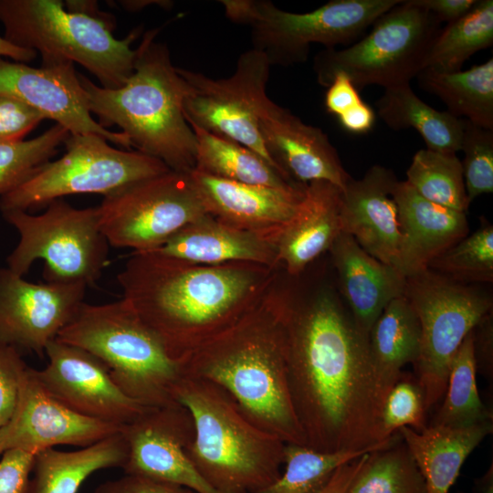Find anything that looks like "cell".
Wrapping results in <instances>:
<instances>
[{
    "instance_id": "6da1fadb",
    "label": "cell",
    "mask_w": 493,
    "mask_h": 493,
    "mask_svg": "<svg viewBox=\"0 0 493 493\" xmlns=\"http://www.w3.org/2000/svg\"><path fill=\"white\" fill-rule=\"evenodd\" d=\"M287 373L305 445L321 452L377 451L380 404L369 336L329 284L287 286L284 310Z\"/></svg>"
},
{
    "instance_id": "7a4b0ae2",
    "label": "cell",
    "mask_w": 493,
    "mask_h": 493,
    "mask_svg": "<svg viewBox=\"0 0 493 493\" xmlns=\"http://www.w3.org/2000/svg\"><path fill=\"white\" fill-rule=\"evenodd\" d=\"M253 262L205 265L156 252L132 253L117 278L123 299L181 361L251 310L278 279Z\"/></svg>"
},
{
    "instance_id": "3957f363",
    "label": "cell",
    "mask_w": 493,
    "mask_h": 493,
    "mask_svg": "<svg viewBox=\"0 0 493 493\" xmlns=\"http://www.w3.org/2000/svg\"><path fill=\"white\" fill-rule=\"evenodd\" d=\"M286 298L277 279L251 310L180 362L183 374L224 389L259 427L305 445L288 383Z\"/></svg>"
},
{
    "instance_id": "277c9868",
    "label": "cell",
    "mask_w": 493,
    "mask_h": 493,
    "mask_svg": "<svg viewBox=\"0 0 493 493\" xmlns=\"http://www.w3.org/2000/svg\"><path fill=\"white\" fill-rule=\"evenodd\" d=\"M147 31L136 48L134 70L126 83L110 89L78 73L90 113L108 129L117 125L131 148L154 157L172 171L195 167L196 138L183 110L187 83L172 64L166 45Z\"/></svg>"
},
{
    "instance_id": "5b68a950",
    "label": "cell",
    "mask_w": 493,
    "mask_h": 493,
    "mask_svg": "<svg viewBox=\"0 0 493 493\" xmlns=\"http://www.w3.org/2000/svg\"><path fill=\"white\" fill-rule=\"evenodd\" d=\"M173 397L194 421L186 454L214 489L254 493L279 477L286 443L251 421L224 389L183 374Z\"/></svg>"
},
{
    "instance_id": "8992f818",
    "label": "cell",
    "mask_w": 493,
    "mask_h": 493,
    "mask_svg": "<svg viewBox=\"0 0 493 493\" xmlns=\"http://www.w3.org/2000/svg\"><path fill=\"white\" fill-rule=\"evenodd\" d=\"M57 339L100 359L115 384L141 404L177 403L173 392L183 376L181 362L169 356L123 298L105 304L83 302Z\"/></svg>"
},
{
    "instance_id": "52a82bcc",
    "label": "cell",
    "mask_w": 493,
    "mask_h": 493,
    "mask_svg": "<svg viewBox=\"0 0 493 493\" xmlns=\"http://www.w3.org/2000/svg\"><path fill=\"white\" fill-rule=\"evenodd\" d=\"M4 38L40 53L42 65L77 62L93 74L100 87L123 86L134 70L135 28L123 39L112 34L111 19L68 11L58 0H0Z\"/></svg>"
},
{
    "instance_id": "ba28073f",
    "label": "cell",
    "mask_w": 493,
    "mask_h": 493,
    "mask_svg": "<svg viewBox=\"0 0 493 493\" xmlns=\"http://www.w3.org/2000/svg\"><path fill=\"white\" fill-rule=\"evenodd\" d=\"M46 207L37 215L2 212L19 234L7 267L23 277L41 259L46 282L94 285L108 264L110 246L100 226L98 206L77 208L60 198Z\"/></svg>"
},
{
    "instance_id": "9c48e42d",
    "label": "cell",
    "mask_w": 493,
    "mask_h": 493,
    "mask_svg": "<svg viewBox=\"0 0 493 493\" xmlns=\"http://www.w3.org/2000/svg\"><path fill=\"white\" fill-rule=\"evenodd\" d=\"M402 0H331L307 13H291L265 0H225L227 17L249 25L253 48L263 52L270 66H290L307 60L309 47L348 45L382 15Z\"/></svg>"
},
{
    "instance_id": "30bf717a",
    "label": "cell",
    "mask_w": 493,
    "mask_h": 493,
    "mask_svg": "<svg viewBox=\"0 0 493 493\" xmlns=\"http://www.w3.org/2000/svg\"><path fill=\"white\" fill-rule=\"evenodd\" d=\"M362 39L342 49L324 48L313 60L317 81L328 87L344 73L356 89L410 83L424 69L441 23L428 11L402 0L382 15Z\"/></svg>"
},
{
    "instance_id": "8fae6325",
    "label": "cell",
    "mask_w": 493,
    "mask_h": 493,
    "mask_svg": "<svg viewBox=\"0 0 493 493\" xmlns=\"http://www.w3.org/2000/svg\"><path fill=\"white\" fill-rule=\"evenodd\" d=\"M421 328L414 364L428 413L444 397L450 363L466 336L492 310L482 288L450 279L429 268L405 278L404 292Z\"/></svg>"
},
{
    "instance_id": "7c38bea8",
    "label": "cell",
    "mask_w": 493,
    "mask_h": 493,
    "mask_svg": "<svg viewBox=\"0 0 493 493\" xmlns=\"http://www.w3.org/2000/svg\"><path fill=\"white\" fill-rule=\"evenodd\" d=\"M66 152L49 161L13 191L0 197L1 212H28L67 195L103 196L131 184L164 173L162 161L136 150H120L96 134L69 135Z\"/></svg>"
},
{
    "instance_id": "4fadbf2b",
    "label": "cell",
    "mask_w": 493,
    "mask_h": 493,
    "mask_svg": "<svg viewBox=\"0 0 493 493\" xmlns=\"http://www.w3.org/2000/svg\"><path fill=\"white\" fill-rule=\"evenodd\" d=\"M98 209L110 246L132 253L152 251L209 215L190 173L172 170L105 195Z\"/></svg>"
},
{
    "instance_id": "5bb4252c",
    "label": "cell",
    "mask_w": 493,
    "mask_h": 493,
    "mask_svg": "<svg viewBox=\"0 0 493 493\" xmlns=\"http://www.w3.org/2000/svg\"><path fill=\"white\" fill-rule=\"evenodd\" d=\"M270 67L266 55L252 47L240 55L235 72L226 79L176 68L187 83L183 110L188 122L249 148L290 179L270 157L259 131L260 114L269 100Z\"/></svg>"
},
{
    "instance_id": "9a60e30c",
    "label": "cell",
    "mask_w": 493,
    "mask_h": 493,
    "mask_svg": "<svg viewBox=\"0 0 493 493\" xmlns=\"http://www.w3.org/2000/svg\"><path fill=\"white\" fill-rule=\"evenodd\" d=\"M47 365L34 373L46 392L61 404L86 417L126 425L146 408L126 395L111 379L110 369L89 351L50 341Z\"/></svg>"
},
{
    "instance_id": "2e32d148",
    "label": "cell",
    "mask_w": 493,
    "mask_h": 493,
    "mask_svg": "<svg viewBox=\"0 0 493 493\" xmlns=\"http://www.w3.org/2000/svg\"><path fill=\"white\" fill-rule=\"evenodd\" d=\"M86 289L78 283L29 282L0 267V343L42 359L84 302Z\"/></svg>"
},
{
    "instance_id": "e0dca14e",
    "label": "cell",
    "mask_w": 493,
    "mask_h": 493,
    "mask_svg": "<svg viewBox=\"0 0 493 493\" xmlns=\"http://www.w3.org/2000/svg\"><path fill=\"white\" fill-rule=\"evenodd\" d=\"M127 448L125 474L190 488L197 493H219L199 475L186 454L194 436L190 412L175 403L147 407L121 430Z\"/></svg>"
},
{
    "instance_id": "ac0fdd59",
    "label": "cell",
    "mask_w": 493,
    "mask_h": 493,
    "mask_svg": "<svg viewBox=\"0 0 493 493\" xmlns=\"http://www.w3.org/2000/svg\"><path fill=\"white\" fill-rule=\"evenodd\" d=\"M124 425L105 423L67 408L42 387L27 367L11 419L0 427L2 452L21 449L37 454L59 445L89 446L121 433Z\"/></svg>"
},
{
    "instance_id": "d6986e66",
    "label": "cell",
    "mask_w": 493,
    "mask_h": 493,
    "mask_svg": "<svg viewBox=\"0 0 493 493\" xmlns=\"http://www.w3.org/2000/svg\"><path fill=\"white\" fill-rule=\"evenodd\" d=\"M0 94L31 106L46 119L66 128L71 135L96 134L127 150L131 148L121 131L105 129L91 117L73 62L33 68L0 58Z\"/></svg>"
},
{
    "instance_id": "ffe728a7",
    "label": "cell",
    "mask_w": 493,
    "mask_h": 493,
    "mask_svg": "<svg viewBox=\"0 0 493 493\" xmlns=\"http://www.w3.org/2000/svg\"><path fill=\"white\" fill-rule=\"evenodd\" d=\"M190 176L210 215L274 245L282 229L294 217L306 185L277 188L249 184L195 170Z\"/></svg>"
},
{
    "instance_id": "44dd1931",
    "label": "cell",
    "mask_w": 493,
    "mask_h": 493,
    "mask_svg": "<svg viewBox=\"0 0 493 493\" xmlns=\"http://www.w3.org/2000/svg\"><path fill=\"white\" fill-rule=\"evenodd\" d=\"M259 131L270 157L294 182L327 181L342 191L351 178L321 129L303 122L271 100L260 114Z\"/></svg>"
},
{
    "instance_id": "7402d4cb",
    "label": "cell",
    "mask_w": 493,
    "mask_h": 493,
    "mask_svg": "<svg viewBox=\"0 0 493 493\" xmlns=\"http://www.w3.org/2000/svg\"><path fill=\"white\" fill-rule=\"evenodd\" d=\"M394 173L373 165L341 191V229L377 260L393 267L401 239L398 209L393 196Z\"/></svg>"
},
{
    "instance_id": "603a6c76",
    "label": "cell",
    "mask_w": 493,
    "mask_h": 493,
    "mask_svg": "<svg viewBox=\"0 0 493 493\" xmlns=\"http://www.w3.org/2000/svg\"><path fill=\"white\" fill-rule=\"evenodd\" d=\"M393 196L398 209L401 239L393 267L405 278L468 234L467 213L422 197L406 181H397Z\"/></svg>"
},
{
    "instance_id": "cb8c5ba5",
    "label": "cell",
    "mask_w": 493,
    "mask_h": 493,
    "mask_svg": "<svg viewBox=\"0 0 493 493\" xmlns=\"http://www.w3.org/2000/svg\"><path fill=\"white\" fill-rule=\"evenodd\" d=\"M338 288L358 328L369 336L384 308L404 296L405 278L341 232L330 248Z\"/></svg>"
},
{
    "instance_id": "d4e9b609",
    "label": "cell",
    "mask_w": 493,
    "mask_h": 493,
    "mask_svg": "<svg viewBox=\"0 0 493 493\" xmlns=\"http://www.w3.org/2000/svg\"><path fill=\"white\" fill-rule=\"evenodd\" d=\"M341 190L327 181L305 185L294 217L282 229L275 246L279 267L298 277L329 251L341 229Z\"/></svg>"
},
{
    "instance_id": "484cf974",
    "label": "cell",
    "mask_w": 493,
    "mask_h": 493,
    "mask_svg": "<svg viewBox=\"0 0 493 493\" xmlns=\"http://www.w3.org/2000/svg\"><path fill=\"white\" fill-rule=\"evenodd\" d=\"M152 252L195 264L253 262L279 267L273 243L210 215L184 226Z\"/></svg>"
},
{
    "instance_id": "4316f807",
    "label": "cell",
    "mask_w": 493,
    "mask_h": 493,
    "mask_svg": "<svg viewBox=\"0 0 493 493\" xmlns=\"http://www.w3.org/2000/svg\"><path fill=\"white\" fill-rule=\"evenodd\" d=\"M492 430L489 421L466 428L427 425L415 431L404 426L398 433L425 479L426 493H448L465 460Z\"/></svg>"
},
{
    "instance_id": "83f0119b",
    "label": "cell",
    "mask_w": 493,
    "mask_h": 493,
    "mask_svg": "<svg viewBox=\"0 0 493 493\" xmlns=\"http://www.w3.org/2000/svg\"><path fill=\"white\" fill-rule=\"evenodd\" d=\"M369 349L377 396L384 400L402 374V368L417 362L421 328L404 296L390 301L369 333Z\"/></svg>"
},
{
    "instance_id": "f1b7e54d",
    "label": "cell",
    "mask_w": 493,
    "mask_h": 493,
    "mask_svg": "<svg viewBox=\"0 0 493 493\" xmlns=\"http://www.w3.org/2000/svg\"><path fill=\"white\" fill-rule=\"evenodd\" d=\"M128 448L118 433L76 451L47 448L36 454L26 493H78L94 472L123 467Z\"/></svg>"
},
{
    "instance_id": "f546056e",
    "label": "cell",
    "mask_w": 493,
    "mask_h": 493,
    "mask_svg": "<svg viewBox=\"0 0 493 493\" xmlns=\"http://www.w3.org/2000/svg\"><path fill=\"white\" fill-rule=\"evenodd\" d=\"M375 105L378 116L388 127L415 130L426 149L455 153L460 151L464 119L432 108L414 92L410 83L384 89Z\"/></svg>"
},
{
    "instance_id": "4dcf8cb0",
    "label": "cell",
    "mask_w": 493,
    "mask_h": 493,
    "mask_svg": "<svg viewBox=\"0 0 493 493\" xmlns=\"http://www.w3.org/2000/svg\"><path fill=\"white\" fill-rule=\"evenodd\" d=\"M420 87L438 97L450 114L493 130V58L467 70L439 72L423 69Z\"/></svg>"
},
{
    "instance_id": "1f68e13d",
    "label": "cell",
    "mask_w": 493,
    "mask_h": 493,
    "mask_svg": "<svg viewBox=\"0 0 493 493\" xmlns=\"http://www.w3.org/2000/svg\"><path fill=\"white\" fill-rule=\"evenodd\" d=\"M196 138L194 170L233 182L290 188L298 184L249 148L188 122Z\"/></svg>"
},
{
    "instance_id": "d6a6232c",
    "label": "cell",
    "mask_w": 493,
    "mask_h": 493,
    "mask_svg": "<svg viewBox=\"0 0 493 493\" xmlns=\"http://www.w3.org/2000/svg\"><path fill=\"white\" fill-rule=\"evenodd\" d=\"M493 44V1L478 0L464 16L447 24L430 46L424 69L461 70L472 55Z\"/></svg>"
},
{
    "instance_id": "836d02e7",
    "label": "cell",
    "mask_w": 493,
    "mask_h": 493,
    "mask_svg": "<svg viewBox=\"0 0 493 493\" xmlns=\"http://www.w3.org/2000/svg\"><path fill=\"white\" fill-rule=\"evenodd\" d=\"M477 372L471 330L450 363L443 403L427 425L466 428L492 421V412L478 393Z\"/></svg>"
},
{
    "instance_id": "e575fe53",
    "label": "cell",
    "mask_w": 493,
    "mask_h": 493,
    "mask_svg": "<svg viewBox=\"0 0 493 493\" xmlns=\"http://www.w3.org/2000/svg\"><path fill=\"white\" fill-rule=\"evenodd\" d=\"M406 182L422 197L467 213V195L461 161L455 152L417 151L406 171Z\"/></svg>"
},
{
    "instance_id": "d590c367",
    "label": "cell",
    "mask_w": 493,
    "mask_h": 493,
    "mask_svg": "<svg viewBox=\"0 0 493 493\" xmlns=\"http://www.w3.org/2000/svg\"><path fill=\"white\" fill-rule=\"evenodd\" d=\"M348 493H426L425 479L398 432L389 446L370 453Z\"/></svg>"
},
{
    "instance_id": "8d00e7d4",
    "label": "cell",
    "mask_w": 493,
    "mask_h": 493,
    "mask_svg": "<svg viewBox=\"0 0 493 493\" xmlns=\"http://www.w3.org/2000/svg\"><path fill=\"white\" fill-rule=\"evenodd\" d=\"M366 453L371 451L321 452L305 445L285 444V471L254 493H319L339 467Z\"/></svg>"
},
{
    "instance_id": "74e56055",
    "label": "cell",
    "mask_w": 493,
    "mask_h": 493,
    "mask_svg": "<svg viewBox=\"0 0 493 493\" xmlns=\"http://www.w3.org/2000/svg\"><path fill=\"white\" fill-rule=\"evenodd\" d=\"M428 268L460 283L493 281V226L486 222L435 259Z\"/></svg>"
},
{
    "instance_id": "f35d334b",
    "label": "cell",
    "mask_w": 493,
    "mask_h": 493,
    "mask_svg": "<svg viewBox=\"0 0 493 493\" xmlns=\"http://www.w3.org/2000/svg\"><path fill=\"white\" fill-rule=\"evenodd\" d=\"M70 133L56 123L39 136L13 143H0V197L31 177L58 152Z\"/></svg>"
},
{
    "instance_id": "ab89813d",
    "label": "cell",
    "mask_w": 493,
    "mask_h": 493,
    "mask_svg": "<svg viewBox=\"0 0 493 493\" xmlns=\"http://www.w3.org/2000/svg\"><path fill=\"white\" fill-rule=\"evenodd\" d=\"M460 150L464 183L469 203L493 193V130L477 126L464 119Z\"/></svg>"
},
{
    "instance_id": "60d3db41",
    "label": "cell",
    "mask_w": 493,
    "mask_h": 493,
    "mask_svg": "<svg viewBox=\"0 0 493 493\" xmlns=\"http://www.w3.org/2000/svg\"><path fill=\"white\" fill-rule=\"evenodd\" d=\"M426 411L423 392L410 374L403 373L388 393L381 414V437L390 438L401 427L415 431L426 427Z\"/></svg>"
},
{
    "instance_id": "b9f144b4",
    "label": "cell",
    "mask_w": 493,
    "mask_h": 493,
    "mask_svg": "<svg viewBox=\"0 0 493 493\" xmlns=\"http://www.w3.org/2000/svg\"><path fill=\"white\" fill-rule=\"evenodd\" d=\"M27 367L19 351L0 343V427L13 415L20 381Z\"/></svg>"
},
{
    "instance_id": "7bdbcfd3",
    "label": "cell",
    "mask_w": 493,
    "mask_h": 493,
    "mask_svg": "<svg viewBox=\"0 0 493 493\" xmlns=\"http://www.w3.org/2000/svg\"><path fill=\"white\" fill-rule=\"evenodd\" d=\"M46 118L36 109L7 95L0 94V143L23 141Z\"/></svg>"
},
{
    "instance_id": "ee69618b",
    "label": "cell",
    "mask_w": 493,
    "mask_h": 493,
    "mask_svg": "<svg viewBox=\"0 0 493 493\" xmlns=\"http://www.w3.org/2000/svg\"><path fill=\"white\" fill-rule=\"evenodd\" d=\"M36 454L8 449L0 460V493H26Z\"/></svg>"
},
{
    "instance_id": "f6af8a7d",
    "label": "cell",
    "mask_w": 493,
    "mask_h": 493,
    "mask_svg": "<svg viewBox=\"0 0 493 493\" xmlns=\"http://www.w3.org/2000/svg\"><path fill=\"white\" fill-rule=\"evenodd\" d=\"M92 493H197L190 488L165 483L145 477L126 474L124 477L109 480Z\"/></svg>"
},
{
    "instance_id": "bcb514c9",
    "label": "cell",
    "mask_w": 493,
    "mask_h": 493,
    "mask_svg": "<svg viewBox=\"0 0 493 493\" xmlns=\"http://www.w3.org/2000/svg\"><path fill=\"white\" fill-rule=\"evenodd\" d=\"M362 100L359 90L349 77L340 72L328 86L324 103L329 113L339 117Z\"/></svg>"
},
{
    "instance_id": "7dc6e473",
    "label": "cell",
    "mask_w": 493,
    "mask_h": 493,
    "mask_svg": "<svg viewBox=\"0 0 493 493\" xmlns=\"http://www.w3.org/2000/svg\"><path fill=\"white\" fill-rule=\"evenodd\" d=\"M477 371L492 379L493 372V318L492 310L486 314L472 330Z\"/></svg>"
},
{
    "instance_id": "c3c4849f",
    "label": "cell",
    "mask_w": 493,
    "mask_h": 493,
    "mask_svg": "<svg viewBox=\"0 0 493 493\" xmlns=\"http://www.w3.org/2000/svg\"><path fill=\"white\" fill-rule=\"evenodd\" d=\"M411 3L423 8L442 24H450L467 15L477 0H410Z\"/></svg>"
},
{
    "instance_id": "681fc988",
    "label": "cell",
    "mask_w": 493,
    "mask_h": 493,
    "mask_svg": "<svg viewBox=\"0 0 493 493\" xmlns=\"http://www.w3.org/2000/svg\"><path fill=\"white\" fill-rule=\"evenodd\" d=\"M372 108L362 100L338 117L341 126L348 132L363 134L371 131L375 123Z\"/></svg>"
},
{
    "instance_id": "f907efd6",
    "label": "cell",
    "mask_w": 493,
    "mask_h": 493,
    "mask_svg": "<svg viewBox=\"0 0 493 493\" xmlns=\"http://www.w3.org/2000/svg\"><path fill=\"white\" fill-rule=\"evenodd\" d=\"M369 455L370 453H366L339 467L328 484L319 493H348Z\"/></svg>"
},
{
    "instance_id": "816d5d0a",
    "label": "cell",
    "mask_w": 493,
    "mask_h": 493,
    "mask_svg": "<svg viewBox=\"0 0 493 493\" xmlns=\"http://www.w3.org/2000/svg\"><path fill=\"white\" fill-rule=\"evenodd\" d=\"M37 55V51L16 47L0 37V57L5 56L16 62L26 63L33 60Z\"/></svg>"
},
{
    "instance_id": "f5cc1de1",
    "label": "cell",
    "mask_w": 493,
    "mask_h": 493,
    "mask_svg": "<svg viewBox=\"0 0 493 493\" xmlns=\"http://www.w3.org/2000/svg\"><path fill=\"white\" fill-rule=\"evenodd\" d=\"M168 1H121V5L127 10L136 11L141 10L146 5L154 4H165Z\"/></svg>"
},
{
    "instance_id": "db71d44e",
    "label": "cell",
    "mask_w": 493,
    "mask_h": 493,
    "mask_svg": "<svg viewBox=\"0 0 493 493\" xmlns=\"http://www.w3.org/2000/svg\"><path fill=\"white\" fill-rule=\"evenodd\" d=\"M1 454H3V452H2V449H1V445H0V455H1Z\"/></svg>"
}]
</instances>
